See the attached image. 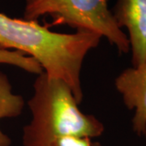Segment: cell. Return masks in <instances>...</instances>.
I'll use <instances>...</instances> for the list:
<instances>
[{"mask_svg":"<svg viewBox=\"0 0 146 146\" xmlns=\"http://www.w3.org/2000/svg\"><path fill=\"white\" fill-rule=\"evenodd\" d=\"M102 38L91 32L59 33L37 21L11 18L0 12V47L33 58L48 76L68 84L79 104L83 99L84 60Z\"/></svg>","mask_w":146,"mask_h":146,"instance_id":"6da1fadb","label":"cell"},{"mask_svg":"<svg viewBox=\"0 0 146 146\" xmlns=\"http://www.w3.org/2000/svg\"><path fill=\"white\" fill-rule=\"evenodd\" d=\"M28 106L32 119L23 129L24 146H51L67 136L94 139L104 132L98 118L80 110L68 84L44 72L36 76Z\"/></svg>","mask_w":146,"mask_h":146,"instance_id":"7a4b0ae2","label":"cell"},{"mask_svg":"<svg viewBox=\"0 0 146 146\" xmlns=\"http://www.w3.org/2000/svg\"><path fill=\"white\" fill-rule=\"evenodd\" d=\"M46 16L76 31L91 32L106 38L120 54L130 51L127 35L118 26L108 0H25V20L37 21Z\"/></svg>","mask_w":146,"mask_h":146,"instance_id":"3957f363","label":"cell"},{"mask_svg":"<svg viewBox=\"0 0 146 146\" xmlns=\"http://www.w3.org/2000/svg\"><path fill=\"white\" fill-rule=\"evenodd\" d=\"M112 13L127 30L132 67L140 66L146 61V0H117Z\"/></svg>","mask_w":146,"mask_h":146,"instance_id":"277c9868","label":"cell"},{"mask_svg":"<svg viewBox=\"0 0 146 146\" xmlns=\"http://www.w3.org/2000/svg\"><path fill=\"white\" fill-rule=\"evenodd\" d=\"M115 85L126 107L134 110L132 130L146 139V61L123 71L115 79Z\"/></svg>","mask_w":146,"mask_h":146,"instance_id":"5b68a950","label":"cell"},{"mask_svg":"<svg viewBox=\"0 0 146 146\" xmlns=\"http://www.w3.org/2000/svg\"><path fill=\"white\" fill-rule=\"evenodd\" d=\"M25 107V100L19 94H14L8 77L0 72V120L16 118ZM10 137L0 128V146H11Z\"/></svg>","mask_w":146,"mask_h":146,"instance_id":"8992f818","label":"cell"},{"mask_svg":"<svg viewBox=\"0 0 146 146\" xmlns=\"http://www.w3.org/2000/svg\"><path fill=\"white\" fill-rule=\"evenodd\" d=\"M0 63L14 66L35 75H39L43 72L39 63L33 58L16 50H7L2 47H0Z\"/></svg>","mask_w":146,"mask_h":146,"instance_id":"52a82bcc","label":"cell"},{"mask_svg":"<svg viewBox=\"0 0 146 146\" xmlns=\"http://www.w3.org/2000/svg\"><path fill=\"white\" fill-rule=\"evenodd\" d=\"M51 146H102V145L88 137L67 136L57 140Z\"/></svg>","mask_w":146,"mask_h":146,"instance_id":"ba28073f","label":"cell"}]
</instances>
